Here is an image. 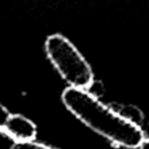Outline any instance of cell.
I'll use <instances>...</instances> for the list:
<instances>
[{
    "label": "cell",
    "mask_w": 149,
    "mask_h": 149,
    "mask_svg": "<svg viewBox=\"0 0 149 149\" xmlns=\"http://www.w3.org/2000/svg\"><path fill=\"white\" fill-rule=\"evenodd\" d=\"M14 149H55V148L35 142L33 140V141H26V142H17Z\"/></svg>",
    "instance_id": "5b68a950"
},
{
    "label": "cell",
    "mask_w": 149,
    "mask_h": 149,
    "mask_svg": "<svg viewBox=\"0 0 149 149\" xmlns=\"http://www.w3.org/2000/svg\"><path fill=\"white\" fill-rule=\"evenodd\" d=\"M3 128L16 142L33 141L37 133L36 125L21 114H10Z\"/></svg>",
    "instance_id": "3957f363"
},
{
    "label": "cell",
    "mask_w": 149,
    "mask_h": 149,
    "mask_svg": "<svg viewBox=\"0 0 149 149\" xmlns=\"http://www.w3.org/2000/svg\"><path fill=\"white\" fill-rule=\"evenodd\" d=\"M45 52L62 76V78L70 84V86L87 88L93 81V71L78 49L63 35L54 34L45 40Z\"/></svg>",
    "instance_id": "7a4b0ae2"
},
{
    "label": "cell",
    "mask_w": 149,
    "mask_h": 149,
    "mask_svg": "<svg viewBox=\"0 0 149 149\" xmlns=\"http://www.w3.org/2000/svg\"><path fill=\"white\" fill-rule=\"evenodd\" d=\"M9 115H10L9 111L2 104H0V128H3L5 127V125H6Z\"/></svg>",
    "instance_id": "8992f818"
},
{
    "label": "cell",
    "mask_w": 149,
    "mask_h": 149,
    "mask_svg": "<svg viewBox=\"0 0 149 149\" xmlns=\"http://www.w3.org/2000/svg\"><path fill=\"white\" fill-rule=\"evenodd\" d=\"M62 101L83 123L114 144L139 148L144 140L143 130L137 123L115 113L86 88L73 86L65 88Z\"/></svg>",
    "instance_id": "6da1fadb"
},
{
    "label": "cell",
    "mask_w": 149,
    "mask_h": 149,
    "mask_svg": "<svg viewBox=\"0 0 149 149\" xmlns=\"http://www.w3.org/2000/svg\"><path fill=\"white\" fill-rule=\"evenodd\" d=\"M16 143V140L5 128H0V149H14Z\"/></svg>",
    "instance_id": "277c9868"
},
{
    "label": "cell",
    "mask_w": 149,
    "mask_h": 149,
    "mask_svg": "<svg viewBox=\"0 0 149 149\" xmlns=\"http://www.w3.org/2000/svg\"><path fill=\"white\" fill-rule=\"evenodd\" d=\"M139 148L140 149H149V139H144Z\"/></svg>",
    "instance_id": "52a82bcc"
}]
</instances>
